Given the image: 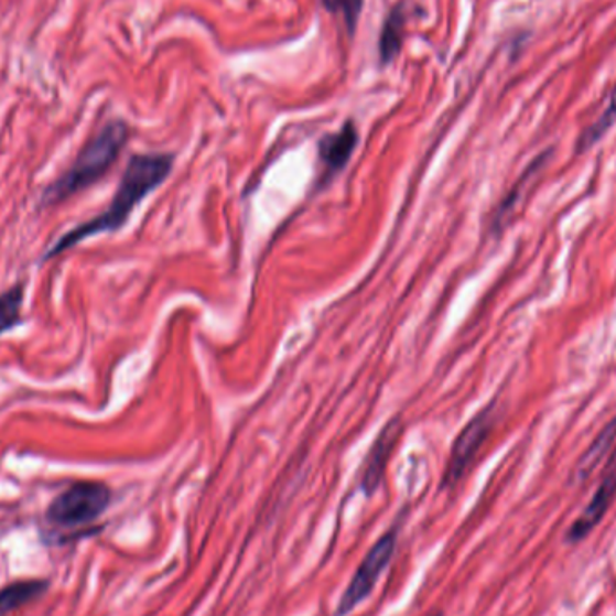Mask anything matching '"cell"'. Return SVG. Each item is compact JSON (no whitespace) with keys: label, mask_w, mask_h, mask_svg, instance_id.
Here are the masks:
<instances>
[{"label":"cell","mask_w":616,"mask_h":616,"mask_svg":"<svg viewBox=\"0 0 616 616\" xmlns=\"http://www.w3.org/2000/svg\"><path fill=\"white\" fill-rule=\"evenodd\" d=\"M323 4L326 6V10L341 13L345 19L346 28L350 31V35H354L365 0H323Z\"/></svg>","instance_id":"9a60e30c"},{"label":"cell","mask_w":616,"mask_h":616,"mask_svg":"<svg viewBox=\"0 0 616 616\" xmlns=\"http://www.w3.org/2000/svg\"><path fill=\"white\" fill-rule=\"evenodd\" d=\"M616 496V451L612 454V458L607 460L604 476H602L601 485L597 493L593 494L592 501L584 508V512L579 516L577 521L570 527L566 533V541L572 544L584 541L595 528L601 525L602 519L606 516L607 510L612 507Z\"/></svg>","instance_id":"8992f818"},{"label":"cell","mask_w":616,"mask_h":616,"mask_svg":"<svg viewBox=\"0 0 616 616\" xmlns=\"http://www.w3.org/2000/svg\"><path fill=\"white\" fill-rule=\"evenodd\" d=\"M616 121V90L613 94L612 101L607 105V109L602 112L601 118L592 125V127H587L584 132H582L581 139H579L577 150L579 153L586 152V150L592 149L593 144L598 143L602 138H604V133L607 130L612 129L613 125Z\"/></svg>","instance_id":"5bb4252c"},{"label":"cell","mask_w":616,"mask_h":616,"mask_svg":"<svg viewBox=\"0 0 616 616\" xmlns=\"http://www.w3.org/2000/svg\"><path fill=\"white\" fill-rule=\"evenodd\" d=\"M397 538H399L397 528H390L382 538L377 539V542L370 548V552L366 553V558L360 562V566L357 568V572L352 577L350 584L346 586L345 593L341 595L336 616L350 615L360 602L370 597L380 575L393 558Z\"/></svg>","instance_id":"277c9868"},{"label":"cell","mask_w":616,"mask_h":616,"mask_svg":"<svg viewBox=\"0 0 616 616\" xmlns=\"http://www.w3.org/2000/svg\"><path fill=\"white\" fill-rule=\"evenodd\" d=\"M359 144V132L354 121H346L341 130L328 133L320 141V159L325 170V177L336 175L350 161L352 153Z\"/></svg>","instance_id":"52a82bcc"},{"label":"cell","mask_w":616,"mask_h":616,"mask_svg":"<svg viewBox=\"0 0 616 616\" xmlns=\"http://www.w3.org/2000/svg\"><path fill=\"white\" fill-rule=\"evenodd\" d=\"M548 159H550V153H542V155H539V158L528 166L527 172L521 175L518 184L508 192L504 203L498 207L496 217H494L493 224L496 229H504L505 224H508V220L514 217V213L518 209L519 204L523 203L525 195L532 190L533 181L541 175L542 170L547 166Z\"/></svg>","instance_id":"ba28073f"},{"label":"cell","mask_w":616,"mask_h":616,"mask_svg":"<svg viewBox=\"0 0 616 616\" xmlns=\"http://www.w3.org/2000/svg\"><path fill=\"white\" fill-rule=\"evenodd\" d=\"M390 431L391 428H388L385 433L380 434L379 440L375 442L374 449H371L368 462H366L363 484H360L366 496H371L379 488L380 479H382V474H385L386 462H388V456H390L395 439Z\"/></svg>","instance_id":"8fae6325"},{"label":"cell","mask_w":616,"mask_h":616,"mask_svg":"<svg viewBox=\"0 0 616 616\" xmlns=\"http://www.w3.org/2000/svg\"><path fill=\"white\" fill-rule=\"evenodd\" d=\"M172 170V153H139V155H133L127 164V169H125L123 177L119 181L118 190H116V195H114L109 207L104 213H99L98 217L90 218L87 223L76 226L75 229L64 233L47 249L44 260L64 255L65 251H69L78 244L85 242L87 238L121 229L125 224L129 223L133 209L169 179Z\"/></svg>","instance_id":"6da1fadb"},{"label":"cell","mask_w":616,"mask_h":616,"mask_svg":"<svg viewBox=\"0 0 616 616\" xmlns=\"http://www.w3.org/2000/svg\"><path fill=\"white\" fill-rule=\"evenodd\" d=\"M50 587V581L42 579H28V581H15L0 590V616L10 615L25 604L42 597Z\"/></svg>","instance_id":"9c48e42d"},{"label":"cell","mask_w":616,"mask_h":616,"mask_svg":"<svg viewBox=\"0 0 616 616\" xmlns=\"http://www.w3.org/2000/svg\"><path fill=\"white\" fill-rule=\"evenodd\" d=\"M494 422H496V410L493 402L465 425L451 449V458L445 468L442 487H454L464 478L474 458L478 456L479 449L487 442L488 434L493 433Z\"/></svg>","instance_id":"5b68a950"},{"label":"cell","mask_w":616,"mask_h":616,"mask_svg":"<svg viewBox=\"0 0 616 616\" xmlns=\"http://www.w3.org/2000/svg\"><path fill=\"white\" fill-rule=\"evenodd\" d=\"M428 616H444V613L436 612V613H431V615H428Z\"/></svg>","instance_id":"2e32d148"},{"label":"cell","mask_w":616,"mask_h":616,"mask_svg":"<svg viewBox=\"0 0 616 616\" xmlns=\"http://www.w3.org/2000/svg\"><path fill=\"white\" fill-rule=\"evenodd\" d=\"M22 305H24V283H15L0 294V336L19 325L22 320Z\"/></svg>","instance_id":"4fadbf2b"},{"label":"cell","mask_w":616,"mask_h":616,"mask_svg":"<svg viewBox=\"0 0 616 616\" xmlns=\"http://www.w3.org/2000/svg\"><path fill=\"white\" fill-rule=\"evenodd\" d=\"M127 141H129V127L123 121H110L109 125H105L104 129L79 150L75 163L45 187L40 198V206H58L98 183L99 179H104L118 161L119 153L123 152Z\"/></svg>","instance_id":"7a4b0ae2"},{"label":"cell","mask_w":616,"mask_h":616,"mask_svg":"<svg viewBox=\"0 0 616 616\" xmlns=\"http://www.w3.org/2000/svg\"><path fill=\"white\" fill-rule=\"evenodd\" d=\"M616 440V419H613L609 424L604 425V430L598 433L597 439L593 440V444L587 449L586 454L582 456L579 462L577 471H575V478L579 482L586 479L593 471L601 465L602 460L612 451L613 444Z\"/></svg>","instance_id":"7c38bea8"},{"label":"cell","mask_w":616,"mask_h":616,"mask_svg":"<svg viewBox=\"0 0 616 616\" xmlns=\"http://www.w3.org/2000/svg\"><path fill=\"white\" fill-rule=\"evenodd\" d=\"M112 501V490L101 482H76L60 493L45 510L47 523L56 528L89 527Z\"/></svg>","instance_id":"3957f363"},{"label":"cell","mask_w":616,"mask_h":616,"mask_svg":"<svg viewBox=\"0 0 616 616\" xmlns=\"http://www.w3.org/2000/svg\"><path fill=\"white\" fill-rule=\"evenodd\" d=\"M406 11L404 6L397 4L386 17L385 25L379 36L380 62L388 65L399 56L402 44H404Z\"/></svg>","instance_id":"30bf717a"}]
</instances>
